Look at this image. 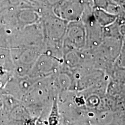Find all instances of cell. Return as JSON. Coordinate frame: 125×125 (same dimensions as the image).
<instances>
[{
  "label": "cell",
  "mask_w": 125,
  "mask_h": 125,
  "mask_svg": "<svg viewBox=\"0 0 125 125\" xmlns=\"http://www.w3.org/2000/svg\"><path fill=\"white\" fill-rule=\"evenodd\" d=\"M64 46L66 51L80 50L86 45V29L85 24L79 21L70 22L65 32Z\"/></svg>",
  "instance_id": "6da1fadb"
},
{
  "label": "cell",
  "mask_w": 125,
  "mask_h": 125,
  "mask_svg": "<svg viewBox=\"0 0 125 125\" xmlns=\"http://www.w3.org/2000/svg\"><path fill=\"white\" fill-rule=\"evenodd\" d=\"M83 9L79 0H64L56 8V13L62 19L72 22L79 21Z\"/></svg>",
  "instance_id": "7a4b0ae2"
},
{
  "label": "cell",
  "mask_w": 125,
  "mask_h": 125,
  "mask_svg": "<svg viewBox=\"0 0 125 125\" xmlns=\"http://www.w3.org/2000/svg\"><path fill=\"white\" fill-rule=\"evenodd\" d=\"M93 18L96 22L103 27L112 24L117 20L116 15L111 13L104 9L100 8H96L94 10Z\"/></svg>",
  "instance_id": "3957f363"
}]
</instances>
